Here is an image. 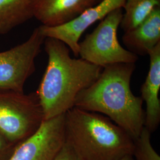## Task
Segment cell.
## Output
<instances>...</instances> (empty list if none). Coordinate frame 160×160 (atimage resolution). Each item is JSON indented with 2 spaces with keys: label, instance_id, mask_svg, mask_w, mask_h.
<instances>
[{
  "label": "cell",
  "instance_id": "obj_14",
  "mask_svg": "<svg viewBox=\"0 0 160 160\" xmlns=\"http://www.w3.org/2000/svg\"><path fill=\"white\" fill-rule=\"evenodd\" d=\"M151 134L144 126L139 137L134 139L132 156L136 160H160V155L151 143Z\"/></svg>",
  "mask_w": 160,
  "mask_h": 160
},
{
  "label": "cell",
  "instance_id": "obj_7",
  "mask_svg": "<svg viewBox=\"0 0 160 160\" xmlns=\"http://www.w3.org/2000/svg\"><path fill=\"white\" fill-rule=\"evenodd\" d=\"M65 141L62 114L44 120L34 134L16 146L7 160H52Z\"/></svg>",
  "mask_w": 160,
  "mask_h": 160
},
{
  "label": "cell",
  "instance_id": "obj_3",
  "mask_svg": "<svg viewBox=\"0 0 160 160\" xmlns=\"http://www.w3.org/2000/svg\"><path fill=\"white\" fill-rule=\"evenodd\" d=\"M65 140L84 160L132 155L134 140L108 117L74 107L65 113Z\"/></svg>",
  "mask_w": 160,
  "mask_h": 160
},
{
  "label": "cell",
  "instance_id": "obj_1",
  "mask_svg": "<svg viewBox=\"0 0 160 160\" xmlns=\"http://www.w3.org/2000/svg\"><path fill=\"white\" fill-rule=\"evenodd\" d=\"M135 68L133 63L104 67L97 80L77 95L74 107L103 114L137 139L145 126V113L141 97L131 89Z\"/></svg>",
  "mask_w": 160,
  "mask_h": 160
},
{
  "label": "cell",
  "instance_id": "obj_6",
  "mask_svg": "<svg viewBox=\"0 0 160 160\" xmlns=\"http://www.w3.org/2000/svg\"><path fill=\"white\" fill-rule=\"evenodd\" d=\"M45 38L38 27L28 40L0 52V89L24 92L26 81L35 71V60Z\"/></svg>",
  "mask_w": 160,
  "mask_h": 160
},
{
  "label": "cell",
  "instance_id": "obj_4",
  "mask_svg": "<svg viewBox=\"0 0 160 160\" xmlns=\"http://www.w3.org/2000/svg\"><path fill=\"white\" fill-rule=\"evenodd\" d=\"M44 121L36 92L0 89V133L16 146L37 131Z\"/></svg>",
  "mask_w": 160,
  "mask_h": 160
},
{
  "label": "cell",
  "instance_id": "obj_5",
  "mask_svg": "<svg viewBox=\"0 0 160 160\" xmlns=\"http://www.w3.org/2000/svg\"><path fill=\"white\" fill-rule=\"evenodd\" d=\"M123 12V8L111 12L79 42L80 58L102 68L116 63L137 62L138 56L122 46L118 39Z\"/></svg>",
  "mask_w": 160,
  "mask_h": 160
},
{
  "label": "cell",
  "instance_id": "obj_11",
  "mask_svg": "<svg viewBox=\"0 0 160 160\" xmlns=\"http://www.w3.org/2000/svg\"><path fill=\"white\" fill-rule=\"evenodd\" d=\"M122 41L129 51L137 56L148 55L160 43V7L134 29L125 32Z\"/></svg>",
  "mask_w": 160,
  "mask_h": 160
},
{
  "label": "cell",
  "instance_id": "obj_12",
  "mask_svg": "<svg viewBox=\"0 0 160 160\" xmlns=\"http://www.w3.org/2000/svg\"><path fill=\"white\" fill-rule=\"evenodd\" d=\"M33 0H0V34L8 33L33 17Z\"/></svg>",
  "mask_w": 160,
  "mask_h": 160
},
{
  "label": "cell",
  "instance_id": "obj_8",
  "mask_svg": "<svg viewBox=\"0 0 160 160\" xmlns=\"http://www.w3.org/2000/svg\"><path fill=\"white\" fill-rule=\"evenodd\" d=\"M125 2L126 0H102L69 23L55 27L42 25L39 27L45 38L62 42L71 50L75 57H77L79 55V40L83 33L111 12L118 8H123Z\"/></svg>",
  "mask_w": 160,
  "mask_h": 160
},
{
  "label": "cell",
  "instance_id": "obj_15",
  "mask_svg": "<svg viewBox=\"0 0 160 160\" xmlns=\"http://www.w3.org/2000/svg\"><path fill=\"white\" fill-rule=\"evenodd\" d=\"M52 160H84L66 140Z\"/></svg>",
  "mask_w": 160,
  "mask_h": 160
},
{
  "label": "cell",
  "instance_id": "obj_2",
  "mask_svg": "<svg viewBox=\"0 0 160 160\" xmlns=\"http://www.w3.org/2000/svg\"><path fill=\"white\" fill-rule=\"evenodd\" d=\"M43 45L48 64L36 92L46 120L74 108L77 95L97 80L103 68L71 58L69 48L60 40L46 38Z\"/></svg>",
  "mask_w": 160,
  "mask_h": 160
},
{
  "label": "cell",
  "instance_id": "obj_17",
  "mask_svg": "<svg viewBox=\"0 0 160 160\" xmlns=\"http://www.w3.org/2000/svg\"><path fill=\"white\" fill-rule=\"evenodd\" d=\"M120 160H134V158L132 155H126L125 157H124L123 158H122Z\"/></svg>",
  "mask_w": 160,
  "mask_h": 160
},
{
  "label": "cell",
  "instance_id": "obj_16",
  "mask_svg": "<svg viewBox=\"0 0 160 160\" xmlns=\"http://www.w3.org/2000/svg\"><path fill=\"white\" fill-rule=\"evenodd\" d=\"M15 147L0 133V160H8Z\"/></svg>",
  "mask_w": 160,
  "mask_h": 160
},
{
  "label": "cell",
  "instance_id": "obj_10",
  "mask_svg": "<svg viewBox=\"0 0 160 160\" xmlns=\"http://www.w3.org/2000/svg\"><path fill=\"white\" fill-rule=\"evenodd\" d=\"M149 68L141 88V98L146 103L145 127L150 133L157 130L160 122V43L148 53Z\"/></svg>",
  "mask_w": 160,
  "mask_h": 160
},
{
  "label": "cell",
  "instance_id": "obj_13",
  "mask_svg": "<svg viewBox=\"0 0 160 160\" xmlns=\"http://www.w3.org/2000/svg\"><path fill=\"white\" fill-rule=\"evenodd\" d=\"M160 7V0H126L120 27L124 32L134 29Z\"/></svg>",
  "mask_w": 160,
  "mask_h": 160
},
{
  "label": "cell",
  "instance_id": "obj_9",
  "mask_svg": "<svg viewBox=\"0 0 160 160\" xmlns=\"http://www.w3.org/2000/svg\"><path fill=\"white\" fill-rule=\"evenodd\" d=\"M102 1L33 0V14L42 26H58L71 22Z\"/></svg>",
  "mask_w": 160,
  "mask_h": 160
}]
</instances>
